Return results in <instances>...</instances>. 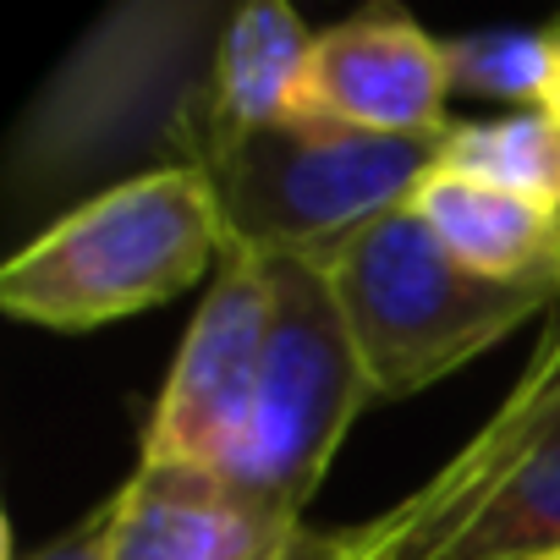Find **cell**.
I'll return each instance as SVG.
<instances>
[{
	"label": "cell",
	"mask_w": 560,
	"mask_h": 560,
	"mask_svg": "<svg viewBox=\"0 0 560 560\" xmlns=\"http://www.w3.org/2000/svg\"><path fill=\"white\" fill-rule=\"evenodd\" d=\"M225 225L192 165H160L105 187L45 225L0 269V308L39 330H100L149 314L220 269Z\"/></svg>",
	"instance_id": "1"
},
{
	"label": "cell",
	"mask_w": 560,
	"mask_h": 560,
	"mask_svg": "<svg viewBox=\"0 0 560 560\" xmlns=\"http://www.w3.org/2000/svg\"><path fill=\"white\" fill-rule=\"evenodd\" d=\"M440 138H374L336 121H287L198 143L182 165L209 182L225 247L330 264L358 231L418 198L440 165Z\"/></svg>",
	"instance_id": "2"
},
{
	"label": "cell",
	"mask_w": 560,
	"mask_h": 560,
	"mask_svg": "<svg viewBox=\"0 0 560 560\" xmlns=\"http://www.w3.org/2000/svg\"><path fill=\"white\" fill-rule=\"evenodd\" d=\"M330 280L374 401H407L440 385L544 308L533 292L462 269L412 203L358 231L330 258Z\"/></svg>",
	"instance_id": "3"
},
{
	"label": "cell",
	"mask_w": 560,
	"mask_h": 560,
	"mask_svg": "<svg viewBox=\"0 0 560 560\" xmlns=\"http://www.w3.org/2000/svg\"><path fill=\"white\" fill-rule=\"evenodd\" d=\"M269 275H275L269 363H264L253 429L220 478L303 522L308 500L319 494L341 440L352 434L374 390L347 336L330 264L269 258Z\"/></svg>",
	"instance_id": "4"
},
{
	"label": "cell",
	"mask_w": 560,
	"mask_h": 560,
	"mask_svg": "<svg viewBox=\"0 0 560 560\" xmlns=\"http://www.w3.org/2000/svg\"><path fill=\"white\" fill-rule=\"evenodd\" d=\"M275 336V275L264 253L225 247L209 298L192 314L182 352L165 374V390L154 401V418L143 429L138 462H171V467H203L225 472L242 451L269 363Z\"/></svg>",
	"instance_id": "5"
},
{
	"label": "cell",
	"mask_w": 560,
	"mask_h": 560,
	"mask_svg": "<svg viewBox=\"0 0 560 560\" xmlns=\"http://www.w3.org/2000/svg\"><path fill=\"white\" fill-rule=\"evenodd\" d=\"M555 412H560V330L544 341L533 374L511 390L494 423L440 478H429L418 494H407L374 522L336 527V533L308 527L292 560H440L456 544V533L478 516V505L505 483V472L538 445Z\"/></svg>",
	"instance_id": "6"
},
{
	"label": "cell",
	"mask_w": 560,
	"mask_h": 560,
	"mask_svg": "<svg viewBox=\"0 0 560 560\" xmlns=\"http://www.w3.org/2000/svg\"><path fill=\"white\" fill-rule=\"evenodd\" d=\"M451 78L440 39L401 7H380L314 34L303 121H336L374 138H440L451 127Z\"/></svg>",
	"instance_id": "7"
},
{
	"label": "cell",
	"mask_w": 560,
	"mask_h": 560,
	"mask_svg": "<svg viewBox=\"0 0 560 560\" xmlns=\"http://www.w3.org/2000/svg\"><path fill=\"white\" fill-rule=\"evenodd\" d=\"M308 522L203 467L138 462L110 494V560H292Z\"/></svg>",
	"instance_id": "8"
},
{
	"label": "cell",
	"mask_w": 560,
	"mask_h": 560,
	"mask_svg": "<svg viewBox=\"0 0 560 560\" xmlns=\"http://www.w3.org/2000/svg\"><path fill=\"white\" fill-rule=\"evenodd\" d=\"M308 56H314V34L287 0H253V7H236L220 28L214 78H209V94L192 116L187 154L198 143H214V138L303 121Z\"/></svg>",
	"instance_id": "9"
},
{
	"label": "cell",
	"mask_w": 560,
	"mask_h": 560,
	"mask_svg": "<svg viewBox=\"0 0 560 560\" xmlns=\"http://www.w3.org/2000/svg\"><path fill=\"white\" fill-rule=\"evenodd\" d=\"M412 214L434 231V242L462 269L511 292H533L544 303L560 298V214L555 209L434 171L418 187Z\"/></svg>",
	"instance_id": "10"
},
{
	"label": "cell",
	"mask_w": 560,
	"mask_h": 560,
	"mask_svg": "<svg viewBox=\"0 0 560 560\" xmlns=\"http://www.w3.org/2000/svg\"><path fill=\"white\" fill-rule=\"evenodd\" d=\"M440 176L483 182L560 214V116L505 110L494 121H451L440 138Z\"/></svg>",
	"instance_id": "11"
},
{
	"label": "cell",
	"mask_w": 560,
	"mask_h": 560,
	"mask_svg": "<svg viewBox=\"0 0 560 560\" xmlns=\"http://www.w3.org/2000/svg\"><path fill=\"white\" fill-rule=\"evenodd\" d=\"M549 549H560V429L555 423L505 472V483L478 505V516L456 533V544L440 560H533Z\"/></svg>",
	"instance_id": "12"
},
{
	"label": "cell",
	"mask_w": 560,
	"mask_h": 560,
	"mask_svg": "<svg viewBox=\"0 0 560 560\" xmlns=\"http://www.w3.org/2000/svg\"><path fill=\"white\" fill-rule=\"evenodd\" d=\"M451 94L500 100L511 110H544L555 89V34L549 28H483L440 39Z\"/></svg>",
	"instance_id": "13"
},
{
	"label": "cell",
	"mask_w": 560,
	"mask_h": 560,
	"mask_svg": "<svg viewBox=\"0 0 560 560\" xmlns=\"http://www.w3.org/2000/svg\"><path fill=\"white\" fill-rule=\"evenodd\" d=\"M7 560H110V500H100L83 522H72L61 538L39 544V549H12Z\"/></svg>",
	"instance_id": "14"
},
{
	"label": "cell",
	"mask_w": 560,
	"mask_h": 560,
	"mask_svg": "<svg viewBox=\"0 0 560 560\" xmlns=\"http://www.w3.org/2000/svg\"><path fill=\"white\" fill-rule=\"evenodd\" d=\"M549 34H555V89H549V105H544V110L560 116V18L549 23Z\"/></svg>",
	"instance_id": "15"
},
{
	"label": "cell",
	"mask_w": 560,
	"mask_h": 560,
	"mask_svg": "<svg viewBox=\"0 0 560 560\" xmlns=\"http://www.w3.org/2000/svg\"><path fill=\"white\" fill-rule=\"evenodd\" d=\"M533 560H560V549H549V555H533Z\"/></svg>",
	"instance_id": "16"
},
{
	"label": "cell",
	"mask_w": 560,
	"mask_h": 560,
	"mask_svg": "<svg viewBox=\"0 0 560 560\" xmlns=\"http://www.w3.org/2000/svg\"><path fill=\"white\" fill-rule=\"evenodd\" d=\"M555 429H560V418H555Z\"/></svg>",
	"instance_id": "17"
}]
</instances>
